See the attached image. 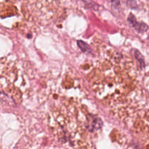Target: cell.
Instances as JSON below:
<instances>
[{
  "label": "cell",
  "mask_w": 149,
  "mask_h": 149,
  "mask_svg": "<svg viewBox=\"0 0 149 149\" xmlns=\"http://www.w3.org/2000/svg\"><path fill=\"white\" fill-rule=\"evenodd\" d=\"M127 20L129 22L130 25L139 33H143V32L147 31L148 30V25L146 24L145 23H143V22H140V23L138 22L135 17L132 14L130 15Z\"/></svg>",
  "instance_id": "obj_1"
},
{
  "label": "cell",
  "mask_w": 149,
  "mask_h": 149,
  "mask_svg": "<svg viewBox=\"0 0 149 149\" xmlns=\"http://www.w3.org/2000/svg\"><path fill=\"white\" fill-rule=\"evenodd\" d=\"M77 45H78L79 47L81 49V50L83 52H84V53L89 54L91 52L92 50H91V48H90V47L89 46L87 43H85L84 42H83V41L79 40L78 42H77Z\"/></svg>",
  "instance_id": "obj_2"
},
{
  "label": "cell",
  "mask_w": 149,
  "mask_h": 149,
  "mask_svg": "<svg viewBox=\"0 0 149 149\" xmlns=\"http://www.w3.org/2000/svg\"><path fill=\"white\" fill-rule=\"evenodd\" d=\"M134 52H135V58H136V59L138 60V62L140 63V65H141V68H143L144 67H145V65H146L145 60H144L143 56L142 54H141V52H139V51L137 50V49H135Z\"/></svg>",
  "instance_id": "obj_3"
},
{
  "label": "cell",
  "mask_w": 149,
  "mask_h": 149,
  "mask_svg": "<svg viewBox=\"0 0 149 149\" xmlns=\"http://www.w3.org/2000/svg\"><path fill=\"white\" fill-rule=\"evenodd\" d=\"M111 3L112 6L116 9L119 8V6H120V1H119V0H111Z\"/></svg>",
  "instance_id": "obj_4"
}]
</instances>
